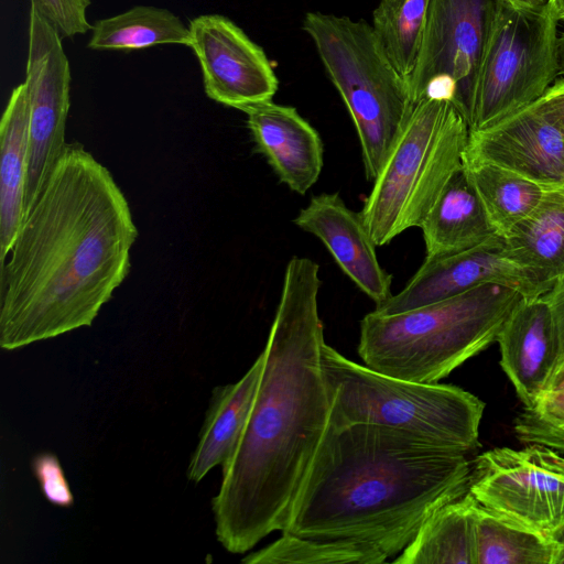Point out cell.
I'll use <instances>...</instances> for the list:
<instances>
[{
	"label": "cell",
	"instance_id": "obj_1",
	"mask_svg": "<svg viewBox=\"0 0 564 564\" xmlns=\"http://www.w3.org/2000/svg\"><path fill=\"white\" fill-rule=\"evenodd\" d=\"M318 264L294 256L285 268L257 393L239 442L221 466L212 499L221 546L243 554L286 527L293 503L329 423L322 368Z\"/></svg>",
	"mask_w": 564,
	"mask_h": 564
},
{
	"label": "cell",
	"instance_id": "obj_25",
	"mask_svg": "<svg viewBox=\"0 0 564 564\" xmlns=\"http://www.w3.org/2000/svg\"><path fill=\"white\" fill-rule=\"evenodd\" d=\"M487 216L503 237L541 202L545 188L501 166L489 163L463 164Z\"/></svg>",
	"mask_w": 564,
	"mask_h": 564
},
{
	"label": "cell",
	"instance_id": "obj_16",
	"mask_svg": "<svg viewBox=\"0 0 564 564\" xmlns=\"http://www.w3.org/2000/svg\"><path fill=\"white\" fill-rule=\"evenodd\" d=\"M294 224L317 237L341 271L376 305L392 295V275L380 264L377 246L360 213L350 209L339 193L313 196L299 212Z\"/></svg>",
	"mask_w": 564,
	"mask_h": 564
},
{
	"label": "cell",
	"instance_id": "obj_28",
	"mask_svg": "<svg viewBox=\"0 0 564 564\" xmlns=\"http://www.w3.org/2000/svg\"><path fill=\"white\" fill-rule=\"evenodd\" d=\"M513 429L521 443L542 444L564 454V365L535 402L523 406Z\"/></svg>",
	"mask_w": 564,
	"mask_h": 564
},
{
	"label": "cell",
	"instance_id": "obj_2",
	"mask_svg": "<svg viewBox=\"0 0 564 564\" xmlns=\"http://www.w3.org/2000/svg\"><path fill=\"white\" fill-rule=\"evenodd\" d=\"M137 237L112 174L67 143L1 264L0 347L90 326L127 278Z\"/></svg>",
	"mask_w": 564,
	"mask_h": 564
},
{
	"label": "cell",
	"instance_id": "obj_7",
	"mask_svg": "<svg viewBox=\"0 0 564 564\" xmlns=\"http://www.w3.org/2000/svg\"><path fill=\"white\" fill-rule=\"evenodd\" d=\"M303 29L352 119L373 181L414 107L408 82L364 20L308 12Z\"/></svg>",
	"mask_w": 564,
	"mask_h": 564
},
{
	"label": "cell",
	"instance_id": "obj_30",
	"mask_svg": "<svg viewBox=\"0 0 564 564\" xmlns=\"http://www.w3.org/2000/svg\"><path fill=\"white\" fill-rule=\"evenodd\" d=\"M32 470L44 498L52 505L68 508L74 496L58 458L52 453H40L32 459Z\"/></svg>",
	"mask_w": 564,
	"mask_h": 564
},
{
	"label": "cell",
	"instance_id": "obj_17",
	"mask_svg": "<svg viewBox=\"0 0 564 564\" xmlns=\"http://www.w3.org/2000/svg\"><path fill=\"white\" fill-rule=\"evenodd\" d=\"M247 126L256 150L262 154L280 182L304 195L317 182L322 169V139L294 107L272 100L249 107Z\"/></svg>",
	"mask_w": 564,
	"mask_h": 564
},
{
	"label": "cell",
	"instance_id": "obj_23",
	"mask_svg": "<svg viewBox=\"0 0 564 564\" xmlns=\"http://www.w3.org/2000/svg\"><path fill=\"white\" fill-rule=\"evenodd\" d=\"M476 564H555L552 536L525 528L479 505L474 507Z\"/></svg>",
	"mask_w": 564,
	"mask_h": 564
},
{
	"label": "cell",
	"instance_id": "obj_29",
	"mask_svg": "<svg viewBox=\"0 0 564 564\" xmlns=\"http://www.w3.org/2000/svg\"><path fill=\"white\" fill-rule=\"evenodd\" d=\"M31 4L53 24L62 37H74L91 30L87 19L90 0H31Z\"/></svg>",
	"mask_w": 564,
	"mask_h": 564
},
{
	"label": "cell",
	"instance_id": "obj_34",
	"mask_svg": "<svg viewBox=\"0 0 564 564\" xmlns=\"http://www.w3.org/2000/svg\"><path fill=\"white\" fill-rule=\"evenodd\" d=\"M551 536L557 544L555 564H564V524L560 527Z\"/></svg>",
	"mask_w": 564,
	"mask_h": 564
},
{
	"label": "cell",
	"instance_id": "obj_5",
	"mask_svg": "<svg viewBox=\"0 0 564 564\" xmlns=\"http://www.w3.org/2000/svg\"><path fill=\"white\" fill-rule=\"evenodd\" d=\"M321 359L330 402V424H378L466 454L479 446L485 403L468 391L381 373L346 358L326 343Z\"/></svg>",
	"mask_w": 564,
	"mask_h": 564
},
{
	"label": "cell",
	"instance_id": "obj_36",
	"mask_svg": "<svg viewBox=\"0 0 564 564\" xmlns=\"http://www.w3.org/2000/svg\"><path fill=\"white\" fill-rule=\"evenodd\" d=\"M551 4L555 11L558 21H564V0H552Z\"/></svg>",
	"mask_w": 564,
	"mask_h": 564
},
{
	"label": "cell",
	"instance_id": "obj_3",
	"mask_svg": "<svg viewBox=\"0 0 564 564\" xmlns=\"http://www.w3.org/2000/svg\"><path fill=\"white\" fill-rule=\"evenodd\" d=\"M466 453L378 424L328 423L282 532L398 556L424 520L468 491Z\"/></svg>",
	"mask_w": 564,
	"mask_h": 564
},
{
	"label": "cell",
	"instance_id": "obj_14",
	"mask_svg": "<svg viewBox=\"0 0 564 564\" xmlns=\"http://www.w3.org/2000/svg\"><path fill=\"white\" fill-rule=\"evenodd\" d=\"M473 163L501 166L545 189H564V134L532 102L469 131L463 164Z\"/></svg>",
	"mask_w": 564,
	"mask_h": 564
},
{
	"label": "cell",
	"instance_id": "obj_15",
	"mask_svg": "<svg viewBox=\"0 0 564 564\" xmlns=\"http://www.w3.org/2000/svg\"><path fill=\"white\" fill-rule=\"evenodd\" d=\"M496 341L501 368L523 406H531L563 359L557 324L545 295L523 297L503 323Z\"/></svg>",
	"mask_w": 564,
	"mask_h": 564
},
{
	"label": "cell",
	"instance_id": "obj_35",
	"mask_svg": "<svg viewBox=\"0 0 564 564\" xmlns=\"http://www.w3.org/2000/svg\"><path fill=\"white\" fill-rule=\"evenodd\" d=\"M513 3L532 7V8H542L546 7L551 3L552 0H510Z\"/></svg>",
	"mask_w": 564,
	"mask_h": 564
},
{
	"label": "cell",
	"instance_id": "obj_8",
	"mask_svg": "<svg viewBox=\"0 0 564 564\" xmlns=\"http://www.w3.org/2000/svg\"><path fill=\"white\" fill-rule=\"evenodd\" d=\"M557 23L551 3L506 2L480 68L469 131L534 102L557 79Z\"/></svg>",
	"mask_w": 564,
	"mask_h": 564
},
{
	"label": "cell",
	"instance_id": "obj_26",
	"mask_svg": "<svg viewBox=\"0 0 564 564\" xmlns=\"http://www.w3.org/2000/svg\"><path fill=\"white\" fill-rule=\"evenodd\" d=\"M430 0H380L372 14V30L383 52L408 82L425 29Z\"/></svg>",
	"mask_w": 564,
	"mask_h": 564
},
{
	"label": "cell",
	"instance_id": "obj_27",
	"mask_svg": "<svg viewBox=\"0 0 564 564\" xmlns=\"http://www.w3.org/2000/svg\"><path fill=\"white\" fill-rule=\"evenodd\" d=\"M388 557L373 546L282 532L281 538L241 558L245 564H381Z\"/></svg>",
	"mask_w": 564,
	"mask_h": 564
},
{
	"label": "cell",
	"instance_id": "obj_10",
	"mask_svg": "<svg viewBox=\"0 0 564 564\" xmlns=\"http://www.w3.org/2000/svg\"><path fill=\"white\" fill-rule=\"evenodd\" d=\"M468 492L486 509L551 536L564 524V457L536 443L492 448L471 465Z\"/></svg>",
	"mask_w": 564,
	"mask_h": 564
},
{
	"label": "cell",
	"instance_id": "obj_31",
	"mask_svg": "<svg viewBox=\"0 0 564 564\" xmlns=\"http://www.w3.org/2000/svg\"><path fill=\"white\" fill-rule=\"evenodd\" d=\"M534 104L541 113L564 134V77H558Z\"/></svg>",
	"mask_w": 564,
	"mask_h": 564
},
{
	"label": "cell",
	"instance_id": "obj_24",
	"mask_svg": "<svg viewBox=\"0 0 564 564\" xmlns=\"http://www.w3.org/2000/svg\"><path fill=\"white\" fill-rule=\"evenodd\" d=\"M188 25L162 8L137 6L91 24L88 48L139 50L162 44L191 45Z\"/></svg>",
	"mask_w": 564,
	"mask_h": 564
},
{
	"label": "cell",
	"instance_id": "obj_19",
	"mask_svg": "<svg viewBox=\"0 0 564 564\" xmlns=\"http://www.w3.org/2000/svg\"><path fill=\"white\" fill-rule=\"evenodd\" d=\"M425 258H438L501 237L470 183L464 165L452 176L421 225Z\"/></svg>",
	"mask_w": 564,
	"mask_h": 564
},
{
	"label": "cell",
	"instance_id": "obj_6",
	"mask_svg": "<svg viewBox=\"0 0 564 564\" xmlns=\"http://www.w3.org/2000/svg\"><path fill=\"white\" fill-rule=\"evenodd\" d=\"M468 135L467 121L448 100L414 105L359 212L377 247L421 227L463 166Z\"/></svg>",
	"mask_w": 564,
	"mask_h": 564
},
{
	"label": "cell",
	"instance_id": "obj_20",
	"mask_svg": "<svg viewBox=\"0 0 564 564\" xmlns=\"http://www.w3.org/2000/svg\"><path fill=\"white\" fill-rule=\"evenodd\" d=\"M502 238L510 257L550 292L564 274V189H545L540 204Z\"/></svg>",
	"mask_w": 564,
	"mask_h": 564
},
{
	"label": "cell",
	"instance_id": "obj_13",
	"mask_svg": "<svg viewBox=\"0 0 564 564\" xmlns=\"http://www.w3.org/2000/svg\"><path fill=\"white\" fill-rule=\"evenodd\" d=\"M484 284L518 290L524 297L544 295L531 275L508 253L502 237L457 253L425 258L404 288L376 305L375 312L397 314L442 301Z\"/></svg>",
	"mask_w": 564,
	"mask_h": 564
},
{
	"label": "cell",
	"instance_id": "obj_21",
	"mask_svg": "<svg viewBox=\"0 0 564 564\" xmlns=\"http://www.w3.org/2000/svg\"><path fill=\"white\" fill-rule=\"evenodd\" d=\"M30 107L24 83L13 88L0 124V263L23 221L29 166Z\"/></svg>",
	"mask_w": 564,
	"mask_h": 564
},
{
	"label": "cell",
	"instance_id": "obj_9",
	"mask_svg": "<svg viewBox=\"0 0 564 564\" xmlns=\"http://www.w3.org/2000/svg\"><path fill=\"white\" fill-rule=\"evenodd\" d=\"M507 1L430 0L408 80L414 105L423 98L448 100L469 127L480 68Z\"/></svg>",
	"mask_w": 564,
	"mask_h": 564
},
{
	"label": "cell",
	"instance_id": "obj_4",
	"mask_svg": "<svg viewBox=\"0 0 564 564\" xmlns=\"http://www.w3.org/2000/svg\"><path fill=\"white\" fill-rule=\"evenodd\" d=\"M516 289L484 284L410 311L360 321L358 355L381 373L435 383L497 340L523 299Z\"/></svg>",
	"mask_w": 564,
	"mask_h": 564
},
{
	"label": "cell",
	"instance_id": "obj_32",
	"mask_svg": "<svg viewBox=\"0 0 564 564\" xmlns=\"http://www.w3.org/2000/svg\"><path fill=\"white\" fill-rule=\"evenodd\" d=\"M544 295L551 305L557 324L563 351L561 365H564V274L556 281L552 290Z\"/></svg>",
	"mask_w": 564,
	"mask_h": 564
},
{
	"label": "cell",
	"instance_id": "obj_18",
	"mask_svg": "<svg viewBox=\"0 0 564 564\" xmlns=\"http://www.w3.org/2000/svg\"><path fill=\"white\" fill-rule=\"evenodd\" d=\"M263 366V354L236 382L213 389L208 409L189 457L186 477L199 482L213 468L223 466L234 453L247 423Z\"/></svg>",
	"mask_w": 564,
	"mask_h": 564
},
{
	"label": "cell",
	"instance_id": "obj_11",
	"mask_svg": "<svg viewBox=\"0 0 564 564\" xmlns=\"http://www.w3.org/2000/svg\"><path fill=\"white\" fill-rule=\"evenodd\" d=\"M62 39L53 24L31 4L23 82L30 107L25 214L67 144L65 127L70 105V67Z\"/></svg>",
	"mask_w": 564,
	"mask_h": 564
},
{
	"label": "cell",
	"instance_id": "obj_33",
	"mask_svg": "<svg viewBox=\"0 0 564 564\" xmlns=\"http://www.w3.org/2000/svg\"><path fill=\"white\" fill-rule=\"evenodd\" d=\"M557 78L564 77V31L558 34L556 43Z\"/></svg>",
	"mask_w": 564,
	"mask_h": 564
},
{
	"label": "cell",
	"instance_id": "obj_12",
	"mask_svg": "<svg viewBox=\"0 0 564 564\" xmlns=\"http://www.w3.org/2000/svg\"><path fill=\"white\" fill-rule=\"evenodd\" d=\"M188 28L210 99L241 111L272 100L279 80L263 48L242 29L220 14L196 17Z\"/></svg>",
	"mask_w": 564,
	"mask_h": 564
},
{
	"label": "cell",
	"instance_id": "obj_22",
	"mask_svg": "<svg viewBox=\"0 0 564 564\" xmlns=\"http://www.w3.org/2000/svg\"><path fill=\"white\" fill-rule=\"evenodd\" d=\"M467 491L434 510L393 560L395 564H476L475 507Z\"/></svg>",
	"mask_w": 564,
	"mask_h": 564
}]
</instances>
